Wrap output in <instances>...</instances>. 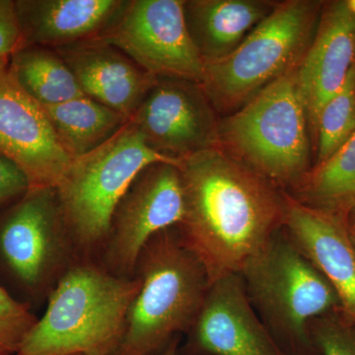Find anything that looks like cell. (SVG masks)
I'll return each instance as SVG.
<instances>
[{"label": "cell", "mask_w": 355, "mask_h": 355, "mask_svg": "<svg viewBox=\"0 0 355 355\" xmlns=\"http://www.w3.org/2000/svg\"><path fill=\"white\" fill-rule=\"evenodd\" d=\"M184 214L176 226L210 282L241 272L284 226L286 191L219 146L179 161Z\"/></svg>", "instance_id": "6da1fadb"}, {"label": "cell", "mask_w": 355, "mask_h": 355, "mask_svg": "<svg viewBox=\"0 0 355 355\" xmlns=\"http://www.w3.org/2000/svg\"><path fill=\"white\" fill-rule=\"evenodd\" d=\"M78 257L55 188H30L0 210V282L33 310Z\"/></svg>", "instance_id": "ba28073f"}, {"label": "cell", "mask_w": 355, "mask_h": 355, "mask_svg": "<svg viewBox=\"0 0 355 355\" xmlns=\"http://www.w3.org/2000/svg\"><path fill=\"white\" fill-rule=\"evenodd\" d=\"M14 79L42 106L85 96L67 62L55 49L23 46L8 62Z\"/></svg>", "instance_id": "44dd1931"}, {"label": "cell", "mask_w": 355, "mask_h": 355, "mask_svg": "<svg viewBox=\"0 0 355 355\" xmlns=\"http://www.w3.org/2000/svg\"><path fill=\"white\" fill-rule=\"evenodd\" d=\"M349 221L355 224V210H354V211L352 212V214H350Z\"/></svg>", "instance_id": "f546056e"}, {"label": "cell", "mask_w": 355, "mask_h": 355, "mask_svg": "<svg viewBox=\"0 0 355 355\" xmlns=\"http://www.w3.org/2000/svg\"><path fill=\"white\" fill-rule=\"evenodd\" d=\"M23 46L15 1L0 0V62H9Z\"/></svg>", "instance_id": "d4e9b609"}, {"label": "cell", "mask_w": 355, "mask_h": 355, "mask_svg": "<svg viewBox=\"0 0 355 355\" xmlns=\"http://www.w3.org/2000/svg\"><path fill=\"white\" fill-rule=\"evenodd\" d=\"M311 209L349 219L355 210V132L338 151L311 168L291 193Z\"/></svg>", "instance_id": "ffe728a7"}, {"label": "cell", "mask_w": 355, "mask_h": 355, "mask_svg": "<svg viewBox=\"0 0 355 355\" xmlns=\"http://www.w3.org/2000/svg\"><path fill=\"white\" fill-rule=\"evenodd\" d=\"M156 77L202 83L205 62L187 29L184 0H123L97 38Z\"/></svg>", "instance_id": "9c48e42d"}, {"label": "cell", "mask_w": 355, "mask_h": 355, "mask_svg": "<svg viewBox=\"0 0 355 355\" xmlns=\"http://www.w3.org/2000/svg\"><path fill=\"white\" fill-rule=\"evenodd\" d=\"M239 275L250 303L287 355H320L311 323L342 311L340 300L284 229Z\"/></svg>", "instance_id": "5b68a950"}, {"label": "cell", "mask_w": 355, "mask_h": 355, "mask_svg": "<svg viewBox=\"0 0 355 355\" xmlns=\"http://www.w3.org/2000/svg\"><path fill=\"white\" fill-rule=\"evenodd\" d=\"M186 355H287L250 303L239 273L212 282Z\"/></svg>", "instance_id": "4fadbf2b"}, {"label": "cell", "mask_w": 355, "mask_h": 355, "mask_svg": "<svg viewBox=\"0 0 355 355\" xmlns=\"http://www.w3.org/2000/svg\"><path fill=\"white\" fill-rule=\"evenodd\" d=\"M128 121L153 150L178 162L218 146V114L193 81L157 77Z\"/></svg>", "instance_id": "8fae6325"}, {"label": "cell", "mask_w": 355, "mask_h": 355, "mask_svg": "<svg viewBox=\"0 0 355 355\" xmlns=\"http://www.w3.org/2000/svg\"><path fill=\"white\" fill-rule=\"evenodd\" d=\"M322 6L311 0L277 2L237 50L205 64L200 85L217 114L234 113L298 69L314 38Z\"/></svg>", "instance_id": "8992f818"}, {"label": "cell", "mask_w": 355, "mask_h": 355, "mask_svg": "<svg viewBox=\"0 0 355 355\" xmlns=\"http://www.w3.org/2000/svg\"><path fill=\"white\" fill-rule=\"evenodd\" d=\"M123 0H16L23 46L57 49L97 38Z\"/></svg>", "instance_id": "e0dca14e"}, {"label": "cell", "mask_w": 355, "mask_h": 355, "mask_svg": "<svg viewBox=\"0 0 355 355\" xmlns=\"http://www.w3.org/2000/svg\"><path fill=\"white\" fill-rule=\"evenodd\" d=\"M310 330L320 355H355V324L342 311L317 318Z\"/></svg>", "instance_id": "cb8c5ba5"}, {"label": "cell", "mask_w": 355, "mask_h": 355, "mask_svg": "<svg viewBox=\"0 0 355 355\" xmlns=\"http://www.w3.org/2000/svg\"><path fill=\"white\" fill-rule=\"evenodd\" d=\"M310 135L297 69L219 119L218 146L291 193L311 170Z\"/></svg>", "instance_id": "277c9868"}, {"label": "cell", "mask_w": 355, "mask_h": 355, "mask_svg": "<svg viewBox=\"0 0 355 355\" xmlns=\"http://www.w3.org/2000/svg\"><path fill=\"white\" fill-rule=\"evenodd\" d=\"M43 107L58 141L72 159L99 148L130 121L87 96Z\"/></svg>", "instance_id": "d6986e66"}, {"label": "cell", "mask_w": 355, "mask_h": 355, "mask_svg": "<svg viewBox=\"0 0 355 355\" xmlns=\"http://www.w3.org/2000/svg\"><path fill=\"white\" fill-rule=\"evenodd\" d=\"M38 317L0 282V355H14Z\"/></svg>", "instance_id": "603a6c76"}, {"label": "cell", "mask_w": 355, "mask_h": 355, "mask_svg": "<svg viewBox=\"0 0 355 355\" xmlns=\"http://www.w3.org/2000/svg\"><path fill=\"white\" fill-rule=\"evenodd\" d=\"M354 64L355 14L347 1L333 2L322 11L314 38L298 67L313 137L322 110L342 89Z\"/></svg>", "instance_id": "9a60e30c"}, {"label": "cell", "mask_w": 355, "mask_h": 355, "mask_svg": "<svg viewBox=\"0 0 355 355\" xmlns=\"http://www.w3.org/2000/svg\"><path fill=\"white\" fill-rule=\"evenodd\" d=\"M347 2V6H349L350 10L352 11L355 14V0H349Z\"/></svg>", "instance_id": "f1b7e54d"}, {"label": "cell", "mask_w": 355, "mask_h": 355, "mask_svg": "<svg viewBox=\"0 0 355 355\" xmlns=\"http://www.w3.org/2000/svg\"><path fill=\"white\" fill-rule=\"evenodd\" d=\"M349 225L350 234H352V239H354V241L355 243V224L352 223V222L349 221Z\"/></svg>", "instance_id": "83f0119b"}, {"label": "cell", "mask_w": 355, "mask_h": 355, "mask_svg": "<svg viewBox=\"0 0 355 355\" xmlns=\"http://www.w3.org/2000/svg\"><path fill=\"white\" fill-rule=\"evenodd\" d=\"M135 277L139 292L113 355H156L188 333L209 293V273L176 226L153 236L142 249Z\"/></svg>", "instance_id": "3957f363"}, {"label": "cell", "mask_w": 355, "mask_h": 355, "mask_svg": "<svg viewBox=\"0 0 355 355\" xmlns=\"http://www.w3.org/2000/svg\"><path fill=\"white\" fill-rule=\"evenodd\" d=\"M282 229L333 287L343 315L355 324V243L349 219L311 209L286 193Z\"/></svg>", "instance_id": "5bb4252c"}, {"label": "cell", "mask_w": 355, "mask_h": 355, "mask_svg": "<svg viewBox=\"0 0 355 355\" xmlns=\"http://www.w3.org/2000/svg\"><path fill=\"white\" fill-rule=\"evenodd\" d=\"M180 336L174 338L162 352H159L156 355H186L179 349Z\"/></svg>", "instance_id": "4316f807"}, {"label": "cell", "mask_w": 355, "mask_h": 355, "mask_svg": "<svg viewBox=\"0 0 355 355\" xmlns=\"http://www.w3.org/2000/svg\"><path fill=\"white\" fill-rule=\"evenodd\" d=\"M72 355H83V354H72Z\"/></svg>", "instance_id": "4dcf8cb0"}, {"label": "cell", "mask_w": 355, "mask_h": 355, "mask_svg": "<svg viewBox=\"0 0 355 355\" xmlns=\"http://www.w3.org/2000/svg\"><path fill=\"white\" fill-rule=\"evenodd\" d=\"M184 196L179 164L158 162L142 169L121 198L99 260L110 272L135 277L149 240L183 220Z\"/></svg>", "instance_id": "30bf717a"}, {"label": "cell", "mask_w": 355, "mask_h": 355, "mask_svg": "<svg viewBox=\"0 0 355 355\" xmlns=\"http://www.w3.org/2000/svg\"><path fill=\"white\" fill-rule=\"evenodd\" d=\"M355 132V64L342 89L324 105L318 120L317 163L321 164Z\"/></svg>", "instance_id": "7402d4cb"}, {"label": "cell", "mask_w": 355, "mask_h": 355, "mask_svg": "<svg viewBox=\"0 0 355 355\" xmlns=\"http://www.w3.org/2000/svg\"><path fill=\"white\" fill-rule=\"evenodd\" d=\"M139 286L137 277H119L98 259L78 257L14 355H113Z\"/></svg>", "instance_id": "7a4b0ae2"}, {"label": "cell", "mask_w": 355, "mask_h": 355, "mask_svg": "<svg viewBox=\"0 0 355 355\" xmlns=\"http://www.w3.org/2000/svg\"><path fill=\"white\" fill-rule=\"evenodd\" d=\"M177 163L153 150L128 121L92 153L72 159L58 182V202L79 257L99 259L114 209L148 165Z\"/></svg>", "instance_id": "52a82bcc"}, {"label": "cell", "mask_w": 355, "mask_h": 355, "mask_svg": "<svg viewBox=\"0 0 355 355\" xmlns=\"http://www.w3.org/2000/svg\"><path fill=\"white\" fill-rule=\"evenodd\" d=\"M277 2L268 0H184V21L205 64L237 50Z\"/></svg>", "instance_id": "ac0fdd59"}, {"label": "cell", "mask_w": 355, "mask_h": 355, "mask_svg": "<svg viewBox=\"0 0 355 355\" xmlns=\"http://www.w3.org/2000/svg\"><path fill=\"white\" fill-rule=\"evenodd\" d=\"M30 188L31 184L22 170L0 154V210L19 200Z\"/></svg>", "instance_id": "484cf974"}, {"label": "cell", "mask_w": 355, "mask_h": 355, "mask_svg": "<svg viewBox=\"0 0 355 355\" xmlns=\"http://www.w3.org/2000/svg\"><path fill=\"white\" fill-rule=\"evenodd\" d=\"M0 154L12 161L34 187L55 188L72 158L53 132L44 107L0 62Z\"/></svg>", "instance_id": "7c38bea8"}, {"label": "cell", "mask_w": 355, "mask_h": 355, "mask_svg": "<svg viewBox=\"0 0 355 355\" xmlns=\"http://www.w3.org/2000/svg\"><path fill=\"white\" fill-rule=\"evenodd\" d=\"M83 94L130 120L157 77L99 39L57 49Z\"/></svg>", "instance_id": "2e32d148"}]
</instances>
